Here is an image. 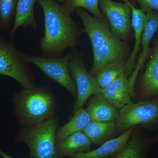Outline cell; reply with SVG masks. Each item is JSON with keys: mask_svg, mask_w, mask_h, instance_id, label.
<instances>
[{"mask_svg": "<svg viewBox=\"0 0 158 158\" xmlns=\"http://www.w3.org/2000/svg\"><path fill=\"white\" fill-rule=\"evenodd\" d=\"M44 16V31L40 41L43 55L62 56L65 49L74 50L81 41L83 30L56 0H37Z\"/></svg>", "mask_w": 158, "mask_h": 158, "instance_id": "obj_1", "label": "cell"}, {"mask_svg": "<svg viewBox=\"0 0 158 158\" xmlns=\"http://www.w3.org/2000/svg\"><path fill=\"white\" fill-rule=\"evenodd\" d=\"M84 26L83 32L88 34L92 45L93 64L90 74L96 77L106 66L120 61H127V46L112 31L106 19L92 16L87 10H75Z\"/></svg>", "mask_w": 158, "mask_h": 158, "instance_id": "obj_2", "label": "cell"}, {"mask_svg": "<svg viewBox=\"0 0 158 158\" xmlns=\"http://www.w3.org/2000/svg\"><path fill=\"white\" fill-rule=\"evenodd\" d=\"M12 103L15 116L23 127L57 116L56 95L45 86L22 88L13 94Z\"/></svg>", "mask_w": 158, "mask_h": 158, "instance_id": "obj_3", "label": "cell"}, {"mask_svg": "<svg viewBox=\"0 0 158 158\" xmlns=\"http://www.w3.org/2000/svg\"><path fill=\"white\" fill-rule=\"evenodd\" d=\"M59 120L56 116L38 124L24 127L14 135L13 141L27 145L32 157L59 158L56 135Z\"/></svg>", "mask_w": 158, "mask_h": 158, "instance_id": "obj_4", "label": "cell"}, {"mask_svg": "<svg viewBox=\"0 0 158 158\" xmlns=\"http://www.w3.org/2000/svg\"><path fill=\"white\" fill-rule=\"evenodd\" d=\"M6 76L18 82L22 88L37 87V81L22 52L12 41L0 34V76Z\"/></svg>", "mask_w": 158, "mask_h": 158, "instance_id": "obj_5", "label": "cell"}, {"mask_svg": "<svg viewBox=\"0 0 158 158\" xmlns=\"http://www.w3.org/2000/svg\"><path fill=\"white\" fill-rule=\"evenodd\" d=\"M22 54L29 64L35 65L47 77L56 82L73 96L77 97L76 85L71 77L69 68V62L73 52L61 57L31 56L23 52Z\"/></svg>", "mask_w": 158, "mask_h": 158, "instance_id": "obj_6", "label": "cell"}, {"mask_svg": "<svg viewBox=\"0 0 158 158\" xmlns=\"http://www.w3.org/2000/svg\"><path fill=\"white\" fill-rule=\"evenodd\" d=\"M116 123V131L123 133L139 125L155 126L158 124V99L131 102L120 109Z\"/></svg>", "mask_w": 158, "mask_h": 158, "instance_id": "obj_7", "label": "cell"}, {"mask_svg": "<svg viewBox=\"0 0 158 158\" xmlns=\"http://www.w3.org/2000/svg\"><path fill=\"white\" fill-rule=\"evenodd\" d=\"M69 72L75 82L77 99L73 106V113L81 108L91 95L102 94V89L99 85L96 77L88 73L85 68L81 54L73 50L69 62Z\"/></svg>", "mask_w": 158, "mask_h": 158, "instance_id": "obj_8", "label": "cell"}, {"mask_svg": "<svg viewBox=\"0 0 158 158\" xmlns=\"http://www.w3.org/2000/svg\"><path fill=\"white\" fill-rule=\"evenodd\" d=\"M99 7L116 37L121 40L127 39L132 26L131 9L128 3L99 0Z\"/></svg>", "mask_w": 158, "mask_h": 158, "instance_id": "obj_9", "label": "cell"}, {"mask_svg": "<svg viewBox=\"0 0 158 158\" xmlns=\"http://www.w3.org/2000/svg\"><path fill=\"white\" fill-rule=\"evenodd\" d=\"M145 14L147 17V22L141 37V44L142 46V51L138 57L134 71L129 78L130 88L133 93L138 73L152 53L153 49H152L149 47L150 43L158 30V11L151 10L146 12Z\"/></svg>", "mask_w": 158, "mask_h": 158, "instance_id": "obj_10", "label": "cell"}, {"mask_svg": "<svg viewBox=\"0 0 158 158\" xmlns=\"http://www.w3.org/2000/svg\"><path fill=\"white\" fill-rule=\"evenodd\" d=\"M158 96V35L152 53L141 79L139 98L141 100Z\"/></svg>", "mask_w": 158, "mask_h": 158, "instance_id": "obj_11", "label": "cell"}, {"mask_svg": "<svg viewBox=\"0 0 158 158\" xmlns=\"http://www.w3.org/2000/svg\"><path fill=\"white\" fill-rule=\"evenodd\" d=\"M128 76L124 72L112 84L102 89V94L117 109H120L131 102L134 93L130 88Z\"/></svg>", "mask_w": 158, "mask_h": 158, "instance_id": "obj_12", "label": "cell"}, {"mask_svg": "<svg viewBox=\"0 0 158 158\" xmlns=\"http://www.w3.org/2000/svg\"><path fill=\"white\" fill-rule=\"evenodd\" d=\"M91 121L116 123L118 118L117 108L110 102L102 94L93 95L86 109Z\"/></svg>", "mask_w": 158, "mask_h": 158, "instance_id": "obj_13", "label": "cell"}, {"mask_svg": "<svg viewBox=\"0 0 158 158\" xmlns=\"http://www.w3.org/2000/svg\"><path fill=\"white\" fill-rule=\"evenodd\" d=\"M123 1L127 2L131 9V25L135 32V46L125 65V72L129 75L131 74L135 67L136 59L140 49L141 37L147 22V17L144 11L141 9L135 8L129 0Z\"/></svg>", "mask_w": 158, "mask_h": 158, "instance_id": "obj_14", "label": "cell"}, {"mask_svg": "<svg viewBox=\"0 0 158 158\" xmlns=\"http://www.w3.org/2000/svg\"><path fill=\"white\" fill-rule=\"evenodd\" d=\"M154 142L138 130H134L127 143L118 152L104 158H146L148 148Z\"/></svg>", "mask_w": 158, "mask_h": 158, "instance_id": "obj_15", "label": "cell"}, {"mask_svg": "<svg viewBox=\"0 0 158 158\" xmlns=\"http://www.w3.org/2000/svg\"><path fill=\"white\" fill-rule=\"evenodd\" d=\"M134 127L131 128L120 136L106 141L96 149L87 152L78 153L69 158H104L112 155L122 149L127 143Z\"/></svg>", "mask_w": 158, "mask_h": 158, "instance_id": "obj_16", "label": "cell"}, {"mask_svg": "<svg viewBox=\"0 0 158 158\" xmlns=\"http://www.w3.org/2000/svg\"><path fill=\"white\" fill-rule=\"evenodd\" d=\"M37 1L18 0L13 26L9 33L11 38L15 37L20 28L24 30L27 27H31L34 31H36L38 29V25L34 12V6Z\"/></svg>", "mask_w": 158, "mask_h": 158, "instance_id": "obj_17", "label": "cell"}, {"mask_svg": "<svg viewBox=\"0 0 158 158\" xmlns=\"http://www.w3.org/2000/svg\"><path fill=\"white\" fill-rule=\"evenodd\" d=\"M92 143L83 131L74 133L57 142L56 150L59 158L69 157L78 153L90 151Z\"/></svg>", "mask_w": 158, "mask_h": 158, "instance_id": "obj_18", "label": "cell"}, {"mask_svg": "<svg viewBox=\"0 0 158 158\" xmlns=\"http://www.w3.org/2000/svg\"><path fill=\"white\" fill-rule=\"evenodd\" d=\"M116 123L98 122L91 121L83 132L90 139L92 144L100 146L112 139L116 132Z\"/></svg>", "mask_w": 158, "mask_h": 158, "instance_id": "obj_19", "label": "cell"}, {"mask_svg": "<svg viewBox=\"0 0 158 158\" xmlns=\"http://www.w3.org/2000/svg\"><path fill=\"white\" fill-rule=\"evenodd\" d=\"M91 121L87 110L80 108L74 113L73 116L68 123L58 127L56 135V143L74 133L83 131Z\"/></svg>", "mask_w": 158, "mask_h": 158, "instance_id": "obj_20", "label": "cell"}, {"mask_svg": "<svg viewBox=\"0 0 158 158\" xmlns=\"http://www.w3.org/2000/svg\"><path fill=\"white\" fill-rule=\"evenodd\" d=\"M126 62L125 61L114 62L106 66L98 74L97 80L102 89L107 87L124 73Z\"/></svg>", "mask_w": 158, "mask_h": 158, "instance_id": "obj_21", "label": "cell"}, {"mask_svg": "<svg viewBox=\"0 0 158 158\" xmlns=\"http://www.w3.org/2000/svg\"><path fill=\"white\" fill-rule=\"evenodd\" d=\"M61 5L64 11L70 15L77 8H82L95 17L106 19L100 9L99 0H65Z\"/></svg>", "mask_w": 158, "mask_h": 158, "instance_id": "obj_22", "label": "cell"}, {"mask_svg": "<svg viewBox=\"0 0 158 158\" xmlns=\"http://www.w3.org/2000/svg\"><path fill=\"white\" fill-rule=\"evenodd\" d=\"M18 0H0V30L7 32L14 20Z\"/></svg>", "mask_w": 158, "mask_h": 158, "instance_id": "obj_23", "label": "cell"}, {"mask_svg": "<svg viewBox=\"0 0 158 158\" xmlns=\"http://www.w3.org/2000/svg\"><path fill=\"white\" fill-rule=\"evenodd\" d=\"M144 13L154 10L158 12V0H135Z\"/></svg>", "mask_w": 158, "mask_h": 158, "instance_id": "obj_24", "label": "cell"}, {"mask_svg": "<svg viewBox=\"0 0 158 158\" xmlns=\"http://www.w3.org/2000/svg\"><path fill=\"white\" fill-rule=\"evenodd\" d=\"M0 156L2 158H14L9 156L0 148ZM31 158H34L31 157Z\"/></svg>", "mask_w": 158, "mask_h": 158, "instance_id": "obj_25", "label": "cell"}, {"mask_svg": "<svg viewBox=\"0 0 158 158\" xmlns=\"http://www.w3.org/2000/svg\"><path fill=\"white\" fill-rule=\"evenodd\" d=\"M153 141L154 142H156V141H157V142H158V136L156 138L153 139Z\"/></svg>", "mask_w": 158, "mask_h": 158, "instance_id": "obj_26", "label": "cell"}, {"mask_svg": "<svg viewBox=\"0 0 158 158\" xmlns=\"http://www.w3.org/2000/svg\"><path fill=\"white\" fill-rule=\"evenodd\" d=\"M59 1L60 2L62 3L64 2V1H65V0H59Z\"/></svg>", "mask_w": 158, "mask_h": 158, "instance_id": "obj_27", "label": "cell"}, {"mask_svg": "<svg viewBox=\"0 0 158 158\" xmlns=\"http://www.w3.org/2000/svg\"><path fill=\"white\" fill-rule=\"evenodd\" d=\"M0 158H1V157H0Z\"/></svg>", "mask_w": 158, "mask_h": 158, "instance_id": "obj_28", "label": "cell"}]
</instances>
